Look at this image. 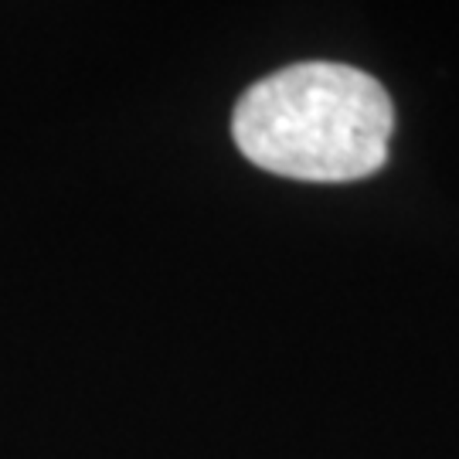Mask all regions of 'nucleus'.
<instances>
[{
  "mask_svg": "<svg viewBox=\"0 0 459 459\" xmlns=\"http://www.w3.org/2000/svg\"><path fill=\"white\" fill-rule=\"evenodd\" d=\"M394 109L361 68L303 62L255 82L238 99L231 136L242 157L279 178L361 181L388 160Z\"/></svg>",
  "mask_w": 459,
  "mask_h": 459,
  "instance_id": "nucleus-1",
  "label": "nucleus"
}]
</instances>
